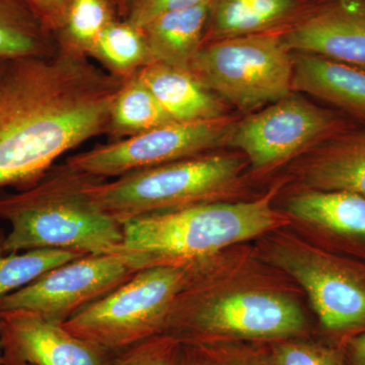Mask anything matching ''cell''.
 <instances>
[{
	"instance_id": "83f0119b",
	"label": "cell",
	"mask_w": 365,
	"mask_h": 365,
	"mask_svg": "<svg viewBox=\"0 0 365 365\" xmlns=\"http://www.w3.org/2000/svg\"><path fill=\"white\" fill-rule=\"evenodd\" d=\"M213 0H118L124 21L143 28L153 19L187 7L212 4Z\"/></svg>"
},
{
	"instance_id": "ffe728a7",
	"label": "cell",
	"mask_w": 365,
	"mask_h": 365,
	"mask_svg": "<svg viewBox=\"0 0 365 365\" xmlns=\"http://www.w3.org/2000/svg\"><path fill=\"white\" fill-rule=\"evenodd\" d=\"M58 49L54 35L20 0H0V59L42 57Z\"/></svg>"
},
{
	"instance_id": "484cf974",
	"label": "cell",
	"mask_w": 365,
	"mask_h": 365,
	"mask_svg": "<svg viewBox=\"0 0 365 365\" xmlns=\"http://www.w3.org/2000/svg\"><path fill=\"white\" fill-rule=\"evenodd\" d=\"M264 348L271 365H346L344 353L302 337L273 341Z\"/></svg>"
},
{
	"instance_id": "4dcf8cb0",
	"label": "cell",
	"mask_w": 365,
	"mask_h": 365,
	"mask_svg": "<svg viewBox=\"0 0 365 365\" xmlns=\"http://www.w3.org/2000/svg\"><path fill=\"white\" fill-rule=\"evenodd\" d=\"M9 61V60L0 59V72L4 71V67H6V63Z\"/></svg>"
},
{
	"instance_id": "e0dca14e",
	"label": "cell",
	"mask_w": 365,
	"mask_h": 365,
	"mask_svg": "<svg viewBox=\"0 0 365 365\" xmlns=\"http://www.w3.org/2000/svg\"><path fill=\"white\" fill-rule=\"evenodd\" d=\"M304 9V0H213L204 43L287 29Z\"/></svg>"
},
{
	"instance_id": "44dd1931",
	"label": "cell",
	"mask_w": 365,
	"mask_h": 365,
	"mask_svg": "<svg viewBox=\"0 0 365 365\" xmlns=\"http://www.w3.org/2000/svg\"><path fill=\"white\" fill-rule=\"evenodd\" d=\"M175 122L135 76L126 81L113 106L109 133L115 140Z\"/></svg>"
},
{
	"instance_id": "52a82bcc",
	"label": "cell",
	"mask_w": 365,
	"mask_h": 365,
	"mask_svg": "<svg viewBox=\"0 0 365 365\" xmlns=\"http://www.w3.org/2000/svg\"><path fill=\"white\" fill-rule=\"evenodd\" d=\"M189 71L225 102L253 111L292 93L294 56L274 31L204 43Z\"/></svg>"
},
{
	"instance_id": "d4e9b609",
	"label": "cell",
	"mask_w": 365,
	"mask_h": 365,
	"mask_svg": "<svg viewBox=\"0 0 365 365\" xmlns=\"http://www.w3.org/2000/svg\"><path fill=\"white\" fill-rule=\"evenodd\" d=\"M179 365H271L265 348L227 342L182 343Z\"/></svg>"
},
{
	"instance_id": "4fadbf2b",
	"label": "cell",
	"mask_w": 365,
	"mask_h": 365,
	"mask_svg": "<svg viewBox=\"0 0 365 365\" xmlns=\"http://www.w3.org/2000/svg\"><path fill=\"white\" fill-rule=\"evenodd\" d=\"M283 31L289 51L365 67V0H333Z\"/></svg>"
},
{
	"instance_id": "8fae6325",
	"label": "cell",
	"mask_w": 365,
	"mask_h": 365,
	"mask_svg": "<svg viewBox=\"0 0 365 365\" xmlns=\"http://www.w3.org/2000/svg\"><path fill=\"white\" fill-rule=\"evenodd\" d=\"M272 259L304 288L327 330L365 327V281L339 261L297 242H280Z\"/></svg>"
},
{
	"instance_id": "603a6c76",
	"label": "cell",
	"mask_w": 365,
	"mask_h": 365,
	"mask_svg": "<svg viewBox=\"0 0 365 365\" xmlns=\"http://www.w3.org/2000/svg\"><path fill=\"white\" fill-rule=\"evenodd\" d=\"M6 234L0 228V297L30 284L43 274L81 257V252L62 249H37L9 253L4 249Z\"/></svg>"
},
{
	"instance_id": "7c38bea8",
	"label": "cell",
	"mask_w": 365,
	"mask_h": 365,
	"mask_svg": "<svg viewBox=\"0 0 365 365\" xmlns=\"http://www.w3.org/2000/svg\"><path fill=\"white\" fill-rule=\"evenodd\" d=\"M1 365H112L115 352L26 309L0 313Z\"/></svg>"
},
{
	"instance_id": "cb8c5ba5",
	"label": "cell",
	"mask_w": 365,
	"mask_h": 365,
	"mask_svg": "<svg viewBox=\"0 0 365 365\" xmlns=\"http://www.w3.org/2000/svg\"><path fill=\"white\" fill-rule=\"evenodd\" d=\"M115 2L117 0H72L58 44L79 54L91 55L101 33L116 20Z\"/></svg>"
},
{
	"instance_id": "ac0fdd59",
	"label": "cell",
	"mask_w": 365,
	"mask_h": 365,
	"mask_svg": "<svg viewBox=\"0 0 365 365\" xmlns=\"http://www.w3.org/2000/svg\"><path fill=\"white\" fill-rule=\"evenodd\" d=\"M211 4L163 14L141 29L151 62L188 69L201 49Z\"/></svg>"
},
{
	"instance_id": "9c48e42d",
	"label": "cell",
	"mask_w": 365,
	"mask_h": 365,
	"mask_svg": "<svg viewBox=\"0 0 365 365\" xmlns=\"http://www.w3.org/2000/svg\"><path fill=\"white\" fill-rule=\"evenodd\" d=\"M136 272L121 254H88L0 297V313L26 309L63 325L81 309L123 284Z\"/></svg>"
},
{
	"instance_id": "9a60e30c",
	"label": "cell",
	"mask_w": 365,
	"mask_h": 365,
	"mask_svg": "<svg viewBox=\"0 0 365 365\" xmlns=\"http://www.w3.org/2000/svg\"><path fill=\"white\" fill-rule=\"evenodd\" d=\"M292 88V93L314 96L365 120V67L299 53Z\"/></svg>"
},
{
	"instance_id": "d6986e66",
	"label": "cell",
	"mask_w": 365,
	"mask_h": 365,
	"mask_svg": "<svg viewBox=\"0 0 365 365\" xmlns=\"http://www.w3.org/2000/svg\"><path fill=\"white\" fill-rule=\"evenodd\" d=\"M288 212L302 222L365 241V197L311 189L289 199Z\"/></svg>"
},
{
	"instance_id": "30bf717a",
	"label": "cell",
	"mask_w": 365,
	"mask_h": 365,
	"mask_svg": "<svg viewBox=\"0 0 365 365\" xmlns=\"http://www.w3.org/2000/svg\"><path fill=\"white\" fill-rule=\"evenodd\" d=\"M343 131L340 118L292 93L235 122L228 144L241 150L254 169L267 170Z\"/></svg>"
},
{
	"instance_id": "836d02e7",
	"label": "cell",
	"mask_w": 365,
	"mask_h": 365,
	"mask_svg": "<svg viewBox=\"0 0 365 365\" xmlns=\"http://www.w3.org/2000/svg\"><path fill=\"white\" fill-rule=\"evenodd\" d=\"M20 365H33V364H20Z\"/></svg>"
},
{
	"instance_id": "3957f363",
	"label": "cell",
	"mask_w": 365,
	"mask_h": 365,
	"mask_svg": "<svg viewBox=\"0 0 365 365\" xmlns=\"http://www.w3.org/2000/svg\"><path fill=\"white\" fill-rule=\"evenodd\" d=\"M272 196L250 202L194 204L150 213L123 223L121 254L136 269L185 265L212 258L280 222Z\"/></svg>"
},
{
	"instance_id": "1f68e13d",
	"label": "cell",
	"mask_w": 365,
	"mask_h": 365,
	"mask_svg": "<svg viewBox=\"0 0 365 365\" xmlns=\"http://www.w3.org/2000/svg\"><path fill=\"white\" fill-rule=\"evenodd\" d=\"M329 1H333V0H317V2H319V4H326V2Z\"/></svg>"
},
{
	"instance_id": "f1b7e54d",
	"label": "cell",
	"mask_w": 365,
	"mask_h": 365,
	"mask_svg": "<svg viewBox=\"0 0 365 365\" xmlns=\"http://www.w3.org/2000/svg\"><path fill=\"white\" fill-rule=\"evenodd\" d=\"M54 35L66 26L72 0H20Z\"/></svg>"
},
{
	"instance_id": "5bb4252c",
	"label": "cell",
	"mask_w": 365,
	"mask_h": 365,
	"mask_svg": "<svg viewBox=\"0 0 365 365\" xmlns=\"http://www.w3.org/2000/svg\"><path fill=\"white\" fill-rule=\"evenodd\" d=\"M175 122H195L227 116L222 98L202 85L188 69L151 62L135 74Z\"/></svg>"
},
{
	"instance_id": "277c9868",
	"label": "cell",
	"mask_w": 365,
	"mask_h": 365,
	"mask_svg": "<svg viewBox=\"0 0 365 365\" xmlns=\"http://www.w3.org/2000/svg\"><path fill=\"white\" fill-rule=\"evenodd\" d=\"M307 332L304 312L294 299L262 290L212 294L191 280L170 307L165 333L184 342L273 341Z\"/></svg>"
},
{
	"instance_id": "7a4b0ae2",
	"label": "cell",
	"mask_w": 365,
	"mask_h": 365,
	"mask_svg": "<svg viewBox=\"0 0 365 365\" xmlns=\"http://www.w3.org/2000/svg\"><path fill=\"white\" fill-rule=\"evenodd\" d=\"M101 180L105 179L66 162L53 165L33 186L0 195V220L11 227L4 241L6 251L117 253L123 242V227L93 198V187Z\"/></svg>"
},
{
	"instance_id": "f546056e",
	"label": "cell",
	"mask_w": 365,
	"mask_h": 365,
	"mask_svg": "<svg viewBox=\"0 0 365 365\" xmlns=\"http://www.w3.org/2000/svg\"><path fill=\"white\" fill-rule=\"evenodd\" d=\"M343 353L346 365H365V334L350 339Z\"/></svg>"
},
{
	"instance_id": "6da1fadb",
	"label": "cell",
	"mask_w": 365,
	"mask_h": 365,
	"mask_svg": "<svg viewBox=\"0 0 365 365\" xmlns=\"http://www.w3.org/2000/svg\"><path fill=\"white\" fill-rule=\"evenodd\" d=\"M127 81L60 45L9 60L0 72V187L29 188L67 151L109 133Z\"/></svg>"
},
{
	"instance_id": "5b68a950",
	"label": "cell",
	"mask_w": 365,
	"mask_h": 365,
	"mask_svg": "<svg viewBox=\"0 0 365 365\" xmlns=\"http://www.w3.org/2000/svg\"><path fill=\"white\" fill-rule=\"evenodd\" d=\"M235 155H201L101 180L93 187L100 207L120 225L150 213L211 202L239 181Z\"/></svg>"
},
{
	"instance_id": "4316f807",
	"label": "cell",
	"mask_w": 365,
	"mask_h": 365,
	"mask_svg": "<svg viewBox=\"0 0 365 365\" xmlns=\"http://www.w3.org/2000/svg\"><path fill=\"white\" fill-rule=\"evenodd\" d=\"M182 342L168 334L115 352L112 365H179Z\"/></svg>"
},
{
	"instance_id": "8992f818",
	"label": "cell",
	"mask_w": 365,
	"mask_h": 365,
	"mask_svg": "<svg viewBox=\"0 0 365 365\" xmlns=\"http://www.w3.org/2000/svg\"><path fill=\"white\" fill-rule=\"evenodd\" d=\"M194 263L141 269L63 324L76 337L118 352L165 333L170 307Z\"/></svg>"
},
{
	"instance_id": "2e32d148",
	"label": "cell",
	"mask_w": 365,
	"mask_h": 365,
	"mask_svg": "<svg viewBox=\"0 0 365 365\" xmlns=\"http://www.w3.org/2000/svg\"><path fill=\"white\" fill-rule=\"evenodd\" d=\"M311 189L365 197V131H343L319 143L302 167Z\"/></svg>"
},
{
	"instance_id": "d6a6232c",
	"label": "cell",
	"mask_w": 365,
	"mask_h": 365,
	"mask_svg": "<svg viewBox=\"0 0 365 365\" xmlns=\"http://www.w3.org/2000/svg\"><path fill=\"white\" fill-rule=\"evenodd\" d=\"M1 357H2V348H1V342H0V365H1Z\"/></svg>"
},
{
	"instance_id": "7402d4cb",
	"label": "cell",
	"mask_w": 365,
	"mask_h": 365,
	"mask_svg": "<svg viewBox=\"0 0 365 365\" xmlns=\"http://www.w3.org/2000/svg\"><path fill=\"white\" fill-rule=\"evenodd\" d=\"M91 55L124 78H130L150 63L143 31L126 21L115 20L106 26Z\"/></svg>"
},
{
	"instance_id": "ba28073f",
	"label": "cell",
	"mask_w": 365,
	"mask_h": 365,
	"mask_svg": "<svg viewBox=\"0 0 365 365\" xmlns=\"http://www.w3.org/2000/svg\"><path fill=\"white\" fill-rule=\"evenodd\" d=\"M235 118L170 122L67 158L76 169L103 179L197 157L228 143Z\"/></svg>"
}]
</instances>
